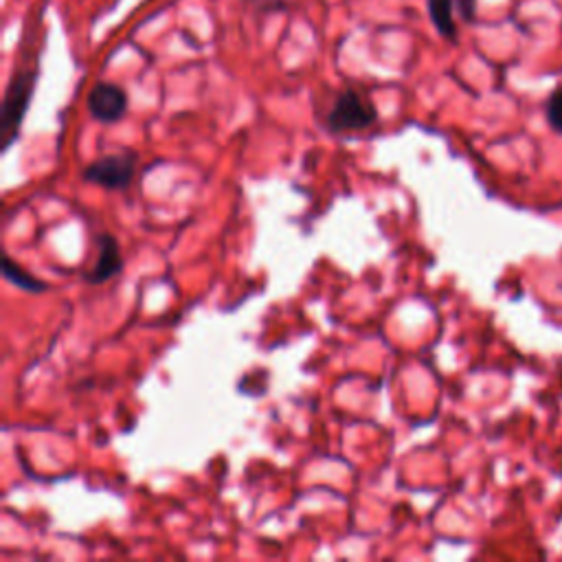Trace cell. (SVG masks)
I'll use <instances>...</instances> for the list:
<instances>
[{
	"label": "cell",
	"instance_id": "2",
	"mask_svg": "<svg viewBox=\"0 0 562 562\" xmlns=\"http://www.w3.org/2000/svg\"><path fill=\"white\" fill-rule=\"evenodd\" d=\"M376 119H378V113H376L374 104L367 102L354 89L341 93V98L336 100L334 108L328 115V124L336 133L363 130V128H369L371 124H376Z\"/></svg>",
	"mask_w": 562,
	"mask_h": 562
},
{
	"label": "cell",
	"instance_id": "6",
	"mask_svg": "<svg viewBox=\"0 0 562 562\" xmlns=\"http://www.w3.org/2000/svg\"><path fill=\"white\" fill-rule=\"evenodd\" d=\"M98 246H100L98 262H95L93 271L87 273V282H91V284H104V282L113 279L115 275H119L124 268L119 244L111 233H102L98 238Z\"/></svg>",
	"mask_w": 562,
	"mask_h": 562
},
{
	"label": "cell",
	"instance_id": "5",
	"mask_svg": "<svg viewBox=\"0 0 562 562\" xmlns=\"http://www.w3.org/2000/svg\"><path fill=\"white\" fill-rule=\"evenodd\" d=\"M455 10L463 21L474 19V0H428V14L435 25V30L448 38H457V25H455Z\"/></svg>",
	"mask_w": 562,
	"mask_h": 562
},
{
	"label": "cell",
	"instance_id": "7",
	"mask_svg": "<svg viewBox=\"0 0 562 562\" xmlns=\"http://www.w3.org/2000/svg\"><path fill=\"white\" fill-rule=\"evenodd\" d=\"M3 275L12 282V284H16L19 288H23V290H27V293H45L49 286L43 282V279H38L36 275H32V273H27L21 264H16L12 257H3Z\"/></svg>",
	"mask_w": 562,
	"mask_h": 562
},
{
	"label": "cell",
	"instance_id": "1",
	"mask_svg": "<svg viewBox=\"0 0 562 562\" xmlns=\"http://www.w3.org/2000/svg\"><path fill=\"white\" fill-rule=\"evenodd\" d=\"M34 84H36V73H19L8 89L5 104H3V119H0V141H3V150H8L21 130L23 117L27 113V106L34 95Z\"/></svg>",
	"mask_w": 562,
	"mask_h": 562
},
{
	"label": "cell",
	"instance_id": "4",
	"mask_svg": "<svg viewBox=\"0 0 562 562\" xmlns=\"http://www.w3.org/2000/svg\"><path fill=\"white\" fill-rule=\"evenodd\" d=\"M128 111V93L111 82H100L89 95V113L95 122L117 124Z\"/></svg>",
	"mask_w": 562,
	"mask_h": 562
},
{
	"label": "cell",
	"instance_id": "8",
	"mask_svg": "<svg viewBox=\"0 0 562 562\" xmlns=\"http://www.w3.org/2000/svg\"><path fill=\"white\" fill-rule=\"evenodd\" d=\"M547 122L555 133L562 135V89H558L547 102Z\"/></svg>",
	"mask_w": 562,
	"mask_h": 562
},
{
	"label": "cell",
	"instance_id": "3",
	"mask_svg": "<svg viewBox=\"0 0 562 562\" xmlns=\"http://www.w3.org/2000/svg\"><path fill=\"white\" fill-rule=\"evenodd\" d=\"M135 159L128 154H108L84 170V179L104 190H126L135 176Z\"/></svg>",
	"mask_w": 562,
	"mask_h": 562
}]
</instances>
